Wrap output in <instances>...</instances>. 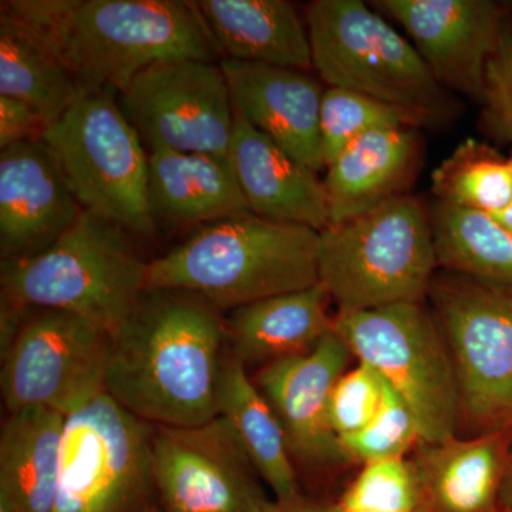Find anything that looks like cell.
Segmentation results:
<instances>
[{"instance_id": "cell-13", "label": "cell", "mask_w": 512, "mask_h": 512, "mask_svg": "<svg viewBox=\"0 0 512 512\" xmlns=\"http://www.w3.org/2000/svg\"><path fill=\"white\" fill-rule=\"evenodd\" d=\"M151 463L161 512H262L272 500L224 417L153 426Z\"/></svg>"}, {"instance_id": "cell-32", "label": "cell", "mask_w": 512, "mask_h": 512, "mask_svg": "<svg viewBox=\"0 0 512 512\" xmlns=\"http://www.w3.org/2000/svg\"><path fill=\"white\" fill-rule=\"evenodd\" d=\"M386 383L372 367L357 363L339 377L329 402L330 426L339 440L365 429L379 412Z\"/></svg>"}, {"instance_id": "cell-18", "label": "cell", "mask_w": 512, "mask_h": 512, "mask_svg": "<svg viewBox=\"0 0 512 512\" xmlns=\"http://www.w3.org/2000/svg\"><path fill=\"white\" fill-rule=\"evenodd\" d=\"M512 458V424L471 439L420 443L412 461L420 512H503L501 487Z\"/></svg>"}, {"instance_id": "cell-6", "label": "cell", "mask_w": 512, "mask_h": 512, "mask_svg": "<svg viewBox=\"0 0 512 512\" xmlns=\"http://www.w3.org/2000/svg\"><path fill=\"white\" fill-rule=\"evenodd\" d=\"M313 70L328 87L399 110L413 127L446 120L447 90L416 47L362 0H315L306 8Z\"/></svg>"}, {"instance_id": "cell-24", "label": "cell", "mask_w": 512, "mask_h": 512, "mask_svg": "<svg viewBox=\"0 0 512 512\" xmlns=\"http://www.w3.org/2000/svg\"><path fill=\"white\" fill-rule=\"evenodd\" d=\"M66 416L49 409L8 413L0 431V504L9 512H52Z\"/></svg>"}, {"instance_id": "cell-36", "label": "cell", "mask_w": 512, "mask_h": 512, "mask_svg": "<svg viewBox=\"0 0 512 512\" xmlns=\"http://www.w3.org/2000/svg\"><path fill=\"white\" fill-rule=\"evenodd\" d=\"M500 503L503 512H512V458L501 487Z\"/></svg>"}, {"instance_id": "cell-29", "label": "cell", "mask_w": 512, "mask_h": 512, "mask_svg": "<svg viewBox=\"0 0 512 512\" xmlns=\"http://www.w3.org/2000/svg\"><path fill=\"white\" fill-rule=\"evenodd\" d=\"M412 127L399 110L365 94L326 87L320 103V143L325 167L360 137L382 128Z\"/></svg>"}, {"instance_id": "cell-39", "label": "cell", "mask_w": 512, "mask_h": 512, "mask_svg": "<svg viewBox=\"0 0 512 512\" xmlns=\"http://www.w3.org/2000/svg\"><path fill=\"white\" fill-rule=\"evenodd\" d=\"M0 512H9L5 505L0 504Z\"/></svg>"}, {"instance_id": "cell-5", "label": "cell", "mask_w": 512, "mask_h": 512, "mask_svg": "<svg viewBox=\"0 0 512 512\" xmlns=\"http://www.w3.org/2000/svg\"><path fill=\"white\" fill-rule=\"evenodd\" d=\"M319 284L338 313L424 302L437 266L431 218L402 194L319 232Z\"/></svg>"}, {"instance_id": "cell-35", "label": "cell", "mask_w": 512, "mask_h": 512, "mask_svg": "<svg viewBox=\"0 0 512 512\" xmlns=\"http://www.w3.org/2000/svg\"><path fill=\"white\" fill-rule=\"evenodd\" d=\"M262 512H328V507L312 503V501H308L306 498L298 501V503L289 504L279 503V501H275L272 498Z\"/></svg>"}, {"instance_id": "cell-37", "label": "cell", "mask_w": 512, "mask_h": 512, "mask_svg": "<svg viewBox=\"0 0 512 512\" xmlns=\"http://www.w3.org/2000/svg\"><path fill=\"white\" fill-rule=\"evenodd\" d=\"M493 217L495 218V220L500 222V224L503 225L505 229H508V231H510L512 234V202L510 205H508V208H505L503 212H500V214L497 215H493Z\"/></svg>"}, {"instance_id": "cell-8", "label": "cell", "mask_w": 512, "mask_h": 512, "mask_svg": "<svg viewBox=\"0 0 512 512\" xmlns=\"http://www.w3.org/2000/svg\"><path fill=\"white\" fill-rule=\"evenodd\" d=\"M333 330L353 357L402 397L421 443L456 437L461 420L456 372L439 323L424 302L336 313Z\"/></svg>"}, {"instance_id": "cell-26", "label": "cell", "mask_w": 512, "mask_h": 512, "mask_svg": "<svg viewBox=\"0 0 512 512\" xmlns=\"http://www.w3.org/2000/svg\"><path fill=\"white\" fill-rule=\"evenodd\" d=\"M84 83L18 19L0 15V96L28 104L49 126L69 110Z\"/></svg>"}, {"instance_id": "cell-11", "label": "cell", "mask_w": 512, "mask_h": 512, "mask_svg": "<svg viewBox=\"0 0 512 512\" xmlns=\"http://www.w3.org/2000/svg\"><path fill=\"white\" fill-rule=\"evenodd\" d=\"M111 336L82 316L30 309L2 353L0 386L8 413L49 409L69 416L106 392Z\"/></svg>"}, {"instance_id": "cell-20", "label": "cell", "mask_w": 512, "mask_h": 512, "mask_svg": "<svg viewBox=\"0 0 512 512\" xmlns=\"http://www.w3.org/2000/svg\"><path fill=\"white\" fill-rule=\"evenodd\" d=\"M148 195L154 221L202 225L249 217L247 200L229 157L148 150Z\"/></svg>"}, {"instance_id": "cell-15", "label": "cell", "mask_w": 512, "mask_h": 512, "mask_svg": "<svg viewBox=\"0 0 512 512\" xmlns=\"http://www.w3.org/2000/svg\"><path fill=\"white\" fill-rule=\"evenodd\" d=\"M353 359L335 330L303 355L259 369L254 382L284 429L293 461L311 468L345 466L350 460L329 420V402Z\"/></svg>"}, {"instance_id": "cell-25", "label": "cell", "mask_w": 512, "mask_h": 512, "mask_svg": "<svg viewBox=\"0 0 512 512\" xmlns=\"http://www.w3.org/2000/svg\"><path fill=\"white\" fill-rule=\"evenodd\" d=\"M218 416L224 417L237 434L275 501L289 504L305 498L274 409L248 376L247 366L229 353L218 387Z\"/></svg>"}, {"instance_id": "cell-31", "label": "cell", "mask_w": 512, "mask_h": 512, "mask_svg": "<svg viewBox=\"0 0 512 512\" xmlns=\"http://www.w3.org/2000/svg\"><path fill=\"white\" fill-rule=\"evenodd\" d=\"M338 503L373 512H420L412 461L407 457L365 464Z\"/></svg>"}, {"instance_id": "cell-7", "label": "cell", "mask_w": 512, "mask_h": 512, "mask_svg": "<svg viewBox=\"0 0 512 512\" xmlns=\"http://www.w3.org/2000/svg\"><path fill=\"white\" fill-rule=\"evenodd\" d=\"M107 87L83 84L42 143L84 210L106 215L137 237H153L148 151Z\"/></svg>"}, {"instance_id": "cell-28", "label": "cell", "mask_w": 512, "mask_h": 512, "mask_svg": "<svg viewBox=\"0 0 512 512\" xmlns=\"http://www.w3.org/2000/svg\"><path fill=\"white\" fill-rule=\"evenodd\" d=\"M431 188L437 202L500 214L512 202V160L487 144L464 141L434 170Z\"/></svg>"}, {"instance_id": "cell-2", "label": "cell", "mask_w": 512, "mask_h": 512, "mask_svg": "<svg viewBox=\"0 0 512 512\" xmlns=\"http://www.w3.org/2000/svg\"><path fill=\"white\" fill-rule=\"evenodd\" d=\"M2 10L42 40L80 82L117 94L153 64L215 62L220 56L195 2L12 0Z\"/></svg>"}, {"instance_id": "cell-10", "label": "cell", "mask_w": 512, "mask_h": 512, "mask_svg": "<svg viewBox=\"0 0 512 512\" xmlns=\"http://www.w3.org/2000/svg\"><path fill=\"white\" fill-rule=\"evenodd\" d=\"M433 315L450 350L461 419L477 434L512 424V293L457 275L433 279Z\"/></svg>"}, {"instance_id": "cell-38", "label": "cell", "mask_w": 512, "mask_h": 512, "mask_svg": "<svg viewBox=\"0 0 512 512\" xmlns=\"http://www.w3.org/2000/svg\"><path fill=\"white\" fill-rule=\"evenodd\" d=\"M328 512H373V511H365V510H355V508L343 507L339 503L330 505L328 507Z\"/></svg>"}, {"instance_id": "cell-21", "label": "cell", "mask_w": 512, "mask_h": 512, "mask_svg": "<svg viewBox=\"0 0 512 512\" xmlns=\"http://www.w3.org/2000/svg\"><path fill=\"white\" fill-rule=\"evenodd\" d=\"M198 12L222 59L313 70L308 25L286 0H201Z\"/></svg>"}, {"instance_id": "cell-22", "label": "cell", "mask_w": 512, "mask_h": 512, "mask_svg": "<svg viewBox=\"0 0 512 512\" xmlns=\"http://www.w3.org/2000/svg\"><path fill=\"white\" fill-rule=\"evenodd\" d=\"M412 127L382 128L350 144L326 167L330 225L352 220L404 194L417 161Z\"/></svg>"}, {"instance_id": "cell-33", "label": "cell", "mask_w": 512, "mask_h": 512, "mask_svg": "<svg viewBox=\"0 0 512 512\" xmlns=\"http://www.w3.org/2000/svg\"><path fill=\"white\" fill-rule=\"evenodd\" d=\"M483 126L495 140L512 143V26L505 20L484 77Z\"/></svg>"}, {"instance_id": "cell-12", "label": "cell", "mask_w": 512, "mask_h": 512, "mask_svg": "<svg viewBox=\"0 0 512 512\" xmlns=\"http://www.w3.org/2000/svg\"><path fill=\"white\" fill-rule=\"evenodd\" d=\"M119 97L121 111L148 150L228 157L235 111L220 63L180 59L153 64Z\"/></svg>"}, {"instance_id": "cell-27", "label": "cell", "mask_w": 512, "mask_h": 512, "mask_svg": "<svg viewBox=\"0 0 512 512\" xmlns=\"http://www.w3.org/2000/svg\"><path fill=\"white\" fill-rule=\"evenodd\" d=\"M430 218L437 266L512 293V234L493 215L437 202Z\"/></svg>"}, {"instance_id": "cell-14", "label": "cell", "mask_w": 512, "mask_h": 512, "mask_svg": "<svg viewBox=\"0 0 512 512\" xmlns=\"http://www.w3.org/2000/svg\"><path fill=\"white\" fill-rule=\"evenodd\" d=\"M412 39L437 82L483 103L484 77L507 20L490 0H379L373 3Z\"/></svg>"}, {"instance_id": "cell-3", "label": "cell", "mask_w": 512, "mask_h": 512, "mask_svg": "<svg viewBox=\"0 0 512 512\" xmlns=\"http://www.w3.org/2000/svg\"><path fill=\"white\" fill-rule=\"evenodd\" d=\"M319 232L249 217L202 225L150 262L147 289H180L220 309L319 284Z\"/></svg>"}, {"instance_id": "cell-4", "label": "cell", "mask_w": 512, "mask_h": 512, "mask_svg": "<svg viewBox=\"0 0 512 512\" xmlns=\"http://www.w3.org/2000/svg\"><path fill=\"white\" fill-rule=\"evenodd\" d=\"M136 238L106 215L83 210L45 251L2 261V299L28 311L73 313L114 336L147 289L151 261Z\"/></svg>"}, {"instance_id": "cell-17", "label": "cell", "mask_w": 512, "mask_h": 512, "mask_svg": "<svg viewBox=\"0 0 512 512\" xmlns=\"http://www.w3.org/2000/svg\"><path fill=\"white\" fill-rule=\"evenodd\" d=\"M232 106L251 126L312 168L323 170L319 117L325 87L311 72L222 59Z\"/></svg>"}, {"instance_id": "cell-19", "label": "cell", "mask_w": 512, "mask_h": 512, "mask_svg": "<svg viewBox=\"0 0 512 512\" xmlns=\"http://www.w3.org/2000/svg\"><path fill=\"white\" fill-rule=\"evenodd\" d=\"M228 157L255 217L318 232L329 227L325 185L316 171L289 156L237 111Z\"/></svg>"}, {"instance_id": "cell-1", "label": "cell", "mask_w": 512, "mask_h": 512, "mask_svg": "<svg viewBox=\"0 0 512 512\" xmlns=\"http://www.w3.org/2000/svg\"><path fill=\"white\" fill-rule=\"evenodd\" d=\"M227 348L220 309L180 289H146L111 336L104 389L151 426L190 427L218 416Z\"/></svg>"}, {"instance_id": "cell-16", "label": "cell", "mask_w": 512, "mask_h": 512, "mask_svg": "<svg viewBox=\"0 0 512 512\" xmlns=\"http://www.w3.org/2000/svg\"><path fill=\"white\" fill-rule=\"evenodd\" d=\"M84 208L42 141L0 151V254L30 258L55 244Z\"/></svg>"}, {"instance_id": "cell-9", "label": "cell", "mask_w": 512, "mask_h": 512, "mask_svg": "<svg viewBox=\"0 0 512 512\" xmlns=\"http://www.w3.org/2000/svg\"><path fill=\"white\" fill-rule=\"evenodd\" d=\"M151 437L106 392L69 414L52 512H161Z\"/></svg>"}, {"instance_id": "cell-30", "label": "cell", "mask_w": 512, "mask_h": 512, "mask_svg": "<svg viewBox=\"0 0 512 512\" xmlns=\"http://www.w3.org/2000/svg\"><path fill=\"white\" fill-rule=\"evenodd\" d=\"M421 443L419 426L407 404L386 384V394L373 420L353 436L340 440L350 463L407 458Z\"/></svg>"}, {"instance_id": "cell-34", "label": "cell", "mask_w": 512, "mask_h": 512, "mask_svg": "<svg viewBox=\"0 0 512 512\" xmlns=\"http://www.w3.org/2000/svg\"><path fill=\"white\" fill-rule=\"evenodd\" d=\"M49 124L22 101L0 96V148L42 141Z\"/></svg>"}, {"instance_id": "cell-23", "label": "cell", "mask_w": 512, "mask_h": 512, "mask_svg": "<svg viewBox=\"0 0 512 512\" xmlns=\"http://www.w3.org/2000/svg\"><path fill=\"white\" fill-rule=\"evenodd\" d=\"M323 286L249 303L225 319L229 355L247 365H271L303 355L333 330Z\"/></svg>"}]
</instances>
